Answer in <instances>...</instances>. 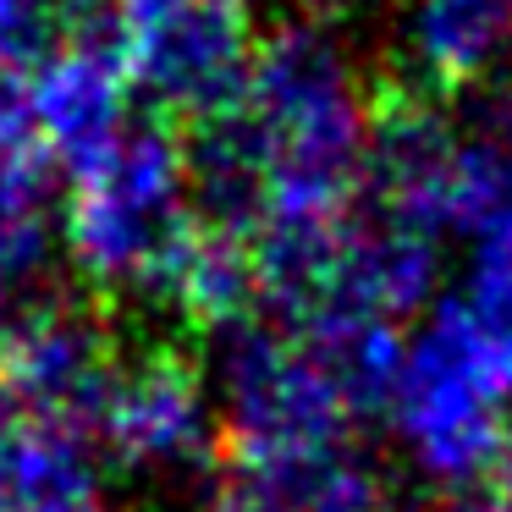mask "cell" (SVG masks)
Listing matches in <instances>:
<instances>
[{"mask_svg":"<svg viewBox=\"0 0 512 512\" xmlns=\"http://www.w3.org/2000/svg\"><path fill=\"white\" fill-rule=\"evenodd\" d=\"M512 408V336L485 325L463 298H446L408 347L391 419L413 463L452 490L501 468Z\"/></svg>","mask_w":512,"mask_h":512,"instance_id":"obj_1","label":"cell"},{"mask_svg":"<svg viewBox=\"0 0 512 512\" xmlns=\"http://www.w3.org/2000/svg\"><path fill=\"white\" fill-rule=\"evenodd\" d=\"M193 226L199 215L188 182V138L160 116L127 122L111 155L72 177L67 243L100 287L149 292L166 303V281Z\"/></svg>","mask_w":512,"mask_h":512,"instance_id":"obj_2","label":"cell"},{"mask_svg":"<svg viewBox=\"0 0 512 512\" xmlns=\"http://www.w3.org/2000/svg\"><path fill=\"white\" fill-rule=\"evenodd\" d=\"M111 45L182 133L221 116L254 61L243 0H111Z\"/></svg>","mask_w":512,"mask_h":512,"instance_id":"obj_3","label":"cell"},{"mask_svg":"<svg viewBox=\"0 0 512 512\" xmlns=\"http://www.w3.org/2000/svg\"><path fill=\"white\" fill-rule=\"evenodd\" d=\"M221 380V441L232 452H270V446H309L353 435V408L342 402L325 364L303 347L292 325H276L248 309L221 325L215 347Z\"/></svg>","mask_w":512,"mask_h":512,"instance_id":"obj_4","label":"cell"},{"mask_svg":"<svg viewBox=\"0 0 512 512\" xmlns=\"http://www.w3.org/2000/svg\"><path fill=\"white\" fill-rule=\"evenodd\" d=\"M94 452L127 474H204L221 468V424L199 386V369L182 353H149L116 369L111 397L94 424Z\"/></svg>","mask_w":512,"mask_h":512,"instance_id":"obj_5","label":"cell"},{"mask_svg":"<svg viewBox=\"0 0 512 512\" xmlns=\"http://www.w3.org/2000/svg\"><path fill=\"white\" fill-rule=\"evenodd\" d=\"M116 369L122 358L111 353L105 325L83 309L45 303L23 309L17 320H0V386L34 419L83 435L89 446Z\"/></svg>","mask_w":512,"mask_h":512,"instance_id":"obj_6","label":"cell"},{"mask_svg":"<svg viewBox=\"0 0 512 512\" xmlns=\"http://www.w3.org/2000/svg\"><path fill=\"white\" fill-rule=\"evenodd\" d=\"M28 127L67 166V177H83L94 160L111 155L127 133V67L111 39H72L39 72Z\"/></svg>","mask_w":512,"mask_h":512,"instance_id":"obj_7","label":"cell"},{"mask_svg":"<svg viewBox=\"0 0 512 512\" xmlns=\"http://www.w3.org/2000/svg\"><path fill=\"white\" fill-rule=\"evenodd\" d=\"M512 45V0H419L408 23V56L424 94L446 100L479 83Z\"/></svg>","mask_w":512,"mask_h":512,"instance_id":"obj_8","label":"cell"},{"mask_svg":"<svg viewBox=\"0 0 512 512\" xmlns=\"http://www.w3.org/2000/svg\"><path fill=\"white\" fill-rule=\"evenodd\" d=\"M28 435H34V413L0 386V512H6V496H12V479L23 468V452H28Z\"/></svg>","mask_w":512,"mask_h":512,"instance_id":"obj_9","label":"cell"},{"mask_svg":"<svg viewBox=\"0 0 512 512\" xmlns=\"http://www.w3.org/2000/svg\"><path fill=\"white\" fill-rule=\"evenodd\" d=\"M496 485L507 490V507H512V408H507V446H501V468H496Z\"/></svg>","mask_w":512,"mask_h":512,"instance_id":"obj_10","label":"cell"},{"mask_svg":"<svg viewBox=\"0 0 512 512\" xmlns=\"http://www.w3.org/2000/svg\"><path fill=\"white\" fill-rule=\"evenodd\" d=\"M94 512H100V507H94Z\"/></svg>","mask_w":512,"mask_h":512,"instance_id":"obj_11","label":"cell"}]
</instances>
